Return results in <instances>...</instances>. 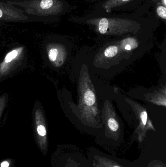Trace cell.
Returning a JSON list of instances; mask_svg holds the SVG:
<instances>
[{"label":"cell","mask_w":166,"mask_h":167,"mask_svg":"<svg viewBox=\"0 0 166 167\" xmlns=\"http://www.w3.org/2000/svg\"><path fill=\"white\" fill-rule=\"evenodd\" d=\"M9 163L7 161H4L1 163V167H8Z\"/></svg>","instance_id":"cell-13"},{"label":"cell","mask_w":166,"mask_h":167,"mask_svg":"<svg viewBox=\"0 0 166 167\" xmlns=\"http://www.w3.org/2000/svg\"><path fill=\"white\" fill-rule=\"evenodd\" d=\"M156 13L159 17L162 19H166V8L163 5L158 6L156 8Z\"/></svg>","instance_id":"cell-8"},{"label":"cell","mask_w":166,"mask_h":167,"mask_svg":"<svg viewBox=\"0 0 166 167\" xmlns=\"http://www.w3.org/2000/svg\"><path fill=\"white\" fill-rule=\"evenodd\" d=\"M28 19L23 10L8 3L0 2V20L21 22Z\"/></svg>","instance_id":"cell-3"},{"label":"cell","mask_w":166,"mask_h":167,"mask_svg":"<svg viewBox=\"0 0 166 167\" xmlns=\"http://www.w3.org/2000/svg\"><path fill=\"white\" fill-rule=\"evenodd\" d=\"M10 5L24 8L25 13L36 16H55L61 13L64 5L60 0H25L23 1H8Z\"/></svg>","instance_id":"cell-1"},{"label":"cell","mask_w":166,"mask_h":167,"mask_svg":"<svg viewBox=\"0 0 166 167\" xmlns=\"http://www.w3.org/2000/svg\"><path fill=\"white\" fill-rule=\"evenodd\" d=\"M58 54V49L56 48H52L48 52V58L51 62H54L57 59V56Z\"/></svg>","instance_id":"cell-10"},{"label":"cell","mask_w":166,"mask_h":167,"mask_svg":"<svg viewBox=\"0 0 166 167\" xmlns=\"http://www.w3.org/2000/svg\"><path fill=\"white\" fill-rule=\"evenodd\" d=\"M108 124L111 130L113 132L116 131L119 128L118 123L114 118H110L108 120Z\"/></svg>","instance_id":"cell-9"},{"label":"cell","mask_w":166,"mask_h":167,"mask_svg":"<svg viewBox=\"0 0 166 167\" xmlns=\"http://www.w3.org/2000/svg\"><path fill=\"white\" fill-rule=\"evenodd\" d=\"M125 48L126 50H130L131 49V47H130V45H127L125 46Z\"/></svg>","instance_id":"cell-15"},{"label":"cell","mask_w":166,"mask_h":167,"mask_svg":"<svg viewBox=\"0 0 166 167\" xmlns=\"http://www.w3.org/2000/svg\"><path fill=\"white\" fill-rule=\"evenodd\" d=\"M141 119L142 123L144 126L146 125L147 121L148 115L146 111H143L140 114Z\"/></svg>","instance_id":"cell-12"},{"label":"cell","mask_w":166,"mask_h":167,"mask_svg":"<svg viewBox=\"0 0 166 167\" xmlns=\"http://www.w3.org/2000/svg\"><path fill=\"white\" fill-rule=\"evenodd\" d=\"M156 1V0H154ZM161 3L162 5H163L164 7H166V0H160Z\"/></svg>","instance_id":"cell-14"},{"label":"cell","mask_w":166,"mask_h":167,"mask_svg":"<svg viewBox=\"0 0 166 167\" xmlns=\"http://www.w3.org/2000/svg\"><path fill=\"white\" fill-rule=\"evenodd\" d=\"M38 134L41 136H45L46 134V130L45 126L41 124L38 125L37 128Z\"/></svg>","instance_id":"cell-11"},{"label":"cell","mask_w":166,"mask_h":167,"mask_svg":"<svg viewBox=\"0 0 166 167\" xmlns=\"http://www.w3.org/2000/svg\"><path fill=\"white\" fill-rule=\"evenodd\" d=\"M22 48H19L18 49H14V50H11L9 53L7 54V55L6 56L5 59H4V61L1 63V67H0V70L2 69L3 67H5V65H7V63L11 62L13 61L14 59H16L18 57V55L20 53H21V50H22Z\"/></svg>","instance_id":"cell-5"},{"label":"cell","mask_w":166,"mask_h":167,"mask_svg":"<svg viewBox=\"0 0 166 167\" xmlns=\"http://www.w3.org/2000/svg\"><path fill=\"white\" fill-rule=\"evenodd\" d=\"M113 167H119V166H116H116H113Z\"/></svg>","instance_id":"cell-16"},{"label":"cell","mask_w":166,"mask_h":167,"mask_svg":"<svg viewBox=\"0 0 166 167\" xmlns=\"http://www.w3.org/2000/svg\"><path fill=\"white\" fill-rule=\"evenodd\" d=\"M130 0H107L103 5L106 13H109L114 8L124 5L126 3L130 1Z\"/></svg>","instance_id":"cell-4"},{"label":"cell","mask_w":166,"mask_h":167,"mask_svg":"<svg viewBox=\"0 0 166 167\" xmlns=\"http://www.w3.org/2000/svg\"><path fill=\"white\" fill-rule=\"evenodd\" d=\"M84 101L85 104L87 106H92L95 104L96 102V97H95V94L91 90H88L85 93Z\"/></svg>","instance_id":"cell-6"},{"label":"cell","mask_w":166,"mask_h":167,"mask_svg":"<svg viewBox=\"0 0 166 167\" xmlns=\"http://www.w3.org/2000/svg\"><path fill=\"white\" fill-rule=\"evenodd\" d=\"M89 24L98 28L100 33H117L135 30L140 27L138 23L128 19L118 18H97L87 21Z\"/></svg>","instance_id":"cell-2"},{"label":"cell","mask_w":166,"mask_h":167,"mask_svg":"<svg viewBox=\"0 0 166 167\" xmlns=\"http://www.w3.org/2000/svg\"><path fill=\"white\" fill-rule=\"evenodd\" d=\"M118 48L115 46H111L108 47L104 51V54L107 57H112L117 54Z\"/></svg>","instance_id":"cell-7"}]
</instances>
